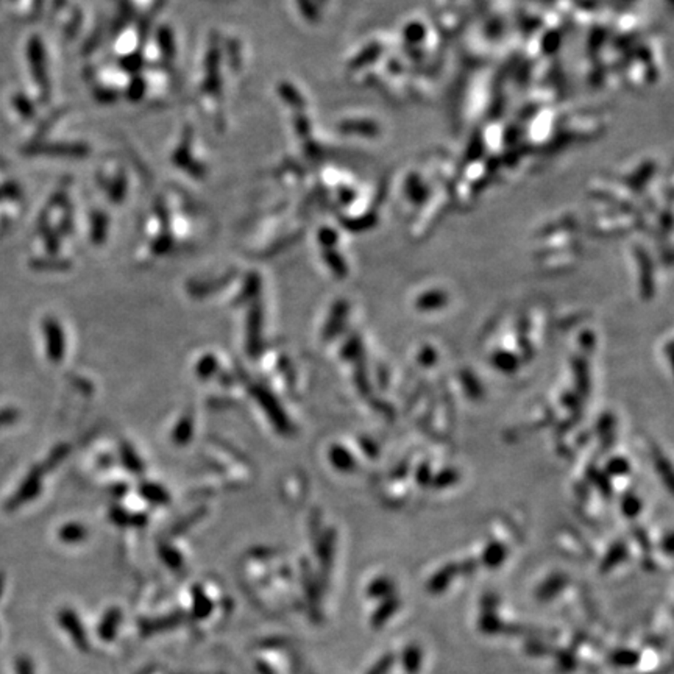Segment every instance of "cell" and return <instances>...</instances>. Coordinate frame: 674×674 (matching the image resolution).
Masks as SVG:
<instances>
[{
    "label": "cell",
    "instance_id": "6da1fadb",
    "mask_svg": "<svg viewBox=\"0 0 674 674\" xmlns=\"http://www.w3.org/2000/svg\"><path fill=\"white\" fill-rule=\"evenodd\" d=\"M41 478H42V472L38 467H33L30 473L27 474V478L21 482L19 489L16 490L8 501L5 504L6 510H16L21 506L27 504L28 501H32L33 498L41 492Z\"/></svg>",
    "mask_w": 674,
    "mask_h": 674
},
{
    "label": "cell",
    "instance_id": "7a4b0ae2",
    "mask_svg": "<svg viewBox=\"0 0 674 674\" xmlns=\"http://www.w3.org/2000/svg\"><path fill=\"white\" fill-rule=\"evenodd\" d=\"M44 336H45V348H47V355L53 362H59L64 358L66 341L64 333L61 329L58 320L53 317H47L44 320Z\"/></svg>",
    "mask_w": 674,
    "mask_h": 674
},
{
    "label": "cell",
    "instance_id": "3957f363",
    "mask_svg": "<svg viewBox=\"0 0 674 674\" xmlns=\"http://www.w3.org/2000/svg\"><path fill=\"white\" fill-rule=\"evenodd\" d=\"M255 395L258 398V401L261 406H264L267 411V416L272 418V421L280 431H287L289 428V421L286 418L285 413H282V409L280 408V404L273 400L272 395L269 392H265L264 389H258L255 390Z\"/></svg>",
    "mask_w": 674,
    "mask_h": 674
},
{
    "label": "cell",
    "instance_id": "277c9868",
    "mask_svg": "<svg viewBox=\"0 0 674 674\" xmlns=\"http://www.w3.org/2000/svg\"><path fill=\"white\" fill-rule=\"evenodd\" d=\"M193 430H194L193 418L183 417L173 431V440L180 443V445H185V443H188L190 438H193Z\"/></svg>",
    "mask_w": 674,
    "mask_h": 674
},
{
    "label": "cell",
    "instance_id": "5b68a950",
    "mask_svg": "<svg viewBox=\"0 0 674 674\" xmlns=\"http://www.w3.org/2000/svg\"><path fill=\"white\" fill-rule=\"evenodd\" d=\"M142 495L147 498L149 501L156 503V504H166L168 503V495L163 487H159L156 484H142L141 487Z\"/></svg>",
    "mask_w": 674,
    "mask_h": 674
},
{
    "label": "cell",
    "instance_id": "8992f818",
    "mask_svg": "<svg viewBox=\"0 0 674 674\" xmlns=\"http://www.w3.org/2000/svg\"><path fill=\"white\" fill-rule=\"evenodd\" d=\"M84 532H86V531H84V527L80 526V525H67L59 531V537L63 540L76 542V540H81L84 537Z\"/></svg>",
    "mask_w": 674,
    "mask_h": 674
},
{
    "label": "cell",
    "instance_id": "52a82bcc",
    "mask_svg": "<svg viewBox=\"0 0 674 674\" xmlns=\"http://www.w3.org/2000/svg\"><path fill=\"white\" fill-rule=\"evenodd\" d=\"M122 457H124V464L132 472H139L142 469L139 457L136 456L135 451L130 447H124V450H122Z\"/></svg>",
    "mask_w": 674,
    "mask_h": 674
},
{
    "label": "cell",
    "instance_id": "ba28073f",
    "mask_svg": "<svg viewBox=\"0 0 674 674\" xmlns=\"http://www.w3.org/2000/svg\"><path fill=\"white\" fill-rule=\"evenodd\" d=\"M216 369H217L216 358L205 356L200 361V364H198V375H200L202 378H208L214 372H216Z\"/></svg>",
    "mask_w": 674,
    "mask_h": 674
},
{
    "label": "cell",
    "instance_id": "9c48e42d",
    "mask_svg": "<svg viewBox=\"0 0 674 674\" xmlns=\"http://www.w3.org/2000/svg\"><path fill=\"white\" fill-rule=\"evenodd\" d=\"M69 453V447L67 445H59L57 447L55 450L52 451L49 459H47V467L49 469H53V467H57L61 461H63V459L67 456Z\"/></svg>",
    "mask_w": 674,
    "mask_h": 674
},
{
    "label": "cell",
    "instance_id": "30bf717a",
    "mask_svg": "<svg viewBox=\"0 0 674 674\" xmlns=\"http://www.w3.org/2000/svg\"><path fill=\"white\" fill-rule=\"evenodd\" d=\"M21 417V413L18 409H2L0 411V428H5V426H10L13 423H16V421L19 420Z\"/></svg>",
    "mask_w": 674,
    "mask_h": 674
}]
</instances>
